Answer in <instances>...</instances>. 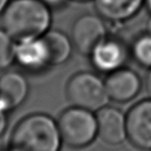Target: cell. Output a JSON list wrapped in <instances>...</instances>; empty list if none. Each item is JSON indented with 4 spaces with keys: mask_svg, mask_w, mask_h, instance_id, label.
I'll return each mask as SVG.
<instances>
[{
    "mask_svg": "<svg viewBox=\"0 0 151 151\" xmlns=\"http://www.w3.org/2000/svg\"><path fill=\"white\" fill-rule=\"evenodd\" d=\"M57 122L63 142L72 148L90 145L98 136L96 115L90 110L72 106L61 114Z\"/></svg>",
    "mask_w": 151,
    "mask_h": 151,
    "instance_id": "cell-3",
    "label": "cell"
},
{
    "mask_svg": "<svg viewBox=\"0 0 151 151\" xmlns=\"http://www.w3.org/2000/svg\"><path fill=\"white\" fill-rule=\"evenodd\" d=\"M63 139L58 122L45 114H32L14 127L10 139L12 151H60Z\"/></svg>",
    "mask_w": 151,
    "mask_h": 151,
    "instance_id": "cell-2",
    "label": "cell"
},
{
    "mask_svg": "<svg viewBox=\"0 0 151 151\" xmlns=\"http://www.w3.org/2000/svg\"><path fill=\"white\" fill-rule=\"evenodd\" d=\"M7 123H8V120H7V112L0 109V136L4 133Z\"/></svg>",
    "mask_w": 151,
    "mask_h": 151,
    "instance_id": "cell-16",
    "label": "cell"
},
{
    "mask_svg": "<svg viewBox=\"0 0 151 151\" xmlns=\"http://www.w3.org/2000/svg\"><path fill=\"white\" fill-rule=\"evenodd\" d=\"M16 62L30 71H40L49 67L48 50L42 37L17 42Z\"/></svg>",
    "mask_w": 151,
    "mask_h": 151,
    "instance_id": "cell-11",
    "label": "cell"
},
{
    "mask_svg": "<svg viewBox=\"0 0 151 151\" xmlns=\"http://www.w3.org/2000/svg\"><path fill=\"white\" fill-rule=\"evenodd\" d=\"M109 98L119 103L131 101L142 90V80L138 73L122 68L110 73L105 81Z\"/></svg>",
    "mask_w": 151,
    "mask_h": 151,
    "instance_id": "cell-8",
    "label": "cell"
},
{
    "mask_svg": "<svg viewBox=\"0 0 151 151\" xmlns=\"http://www.w3.org/2000/svg\"><path fill=\"white\" fill-rule=\"evenodd\" d=\"M49 55L50 65L65 63L71 56L73 43L71 39L59 30H49L42 36Z\"/></svg>",
    "mask_w": 151,
    "mask_h": 151,
    "instance_id": "cell-13",
    "label": "cell"
},
{
    "mask_svg": "<svg viewBox=\"0 0 151 151\" xmlns=\"http://www.w3.org/2000/svg\"><path fill=\"white\" fill-rule=\"evenodd\" d=\"M0 17L2 29L16 42L42 37L52 22L51 9L40 0H11Z\"/></svg>",
    "mask_w": 151,
    "mask_h": 151,
    "instance_id": "cell-1",
    "label": "cell"
},
{
    "mask_svg": "<svg viewBox=\"0 0 151 151\" xmlns=\"http://www.w3.org/2000/svg\"><path fill=\"white\" fill-rule=\"evenodd\" d=\"M131 55L139 65L151 68V32L139 35L131 46Z\"/></svg>",
    "mask_w": 151,
    "mask_h": 151,
    "instance_id": "cell-14",
    "label": "cell"
},
{
    "mask_svg": "<svg viewBox=\"0 0 151 151\" xmlns=\"http://www.w3.org/2000/svg\"><path fill=\"white\" fill-rule=\"evenodd\" d=\"M145 4L147 7V10L149 11V13L151 14V0H145Z\"/></svg>",
    "mask_w": 151,
    "mask_h": 151,
    "instance_id": "cell-20",
    "label": "cell"
},
{
    "mask_svg": "<svg viewBox=\"0 0 151 151\" xmlns=\"http://www.w3.org/2000/svg\"><path fill=\"white\" fill-rule=\"evenodd\" d=\"M145 0H93L96 13L112 22H123L137 14Z\"/></svg>",
    "mask_w": 151,
    "mask_h": 151,
    "instance_id": "cell-12",
    "label": "cell"
},
{
    "mask_svg": "<svg viewBox=\"0 0 151 151\" xmlns=\"http://www.w3.org/2000/svg\"><path fill=\"white\" fill-rule=\"evenodd\" d=\"M11 0H0V16L1 14L4 12V10L6 9V7L8 6Z\"/></svg>",
    "mask_w": 151,
    "mask_h": 151,
    "instance_id": "cell-19",
    "label": "cell"
},
{
    "mask_svg": "<svg viewBox=\"0 0 151 151\" xmlns=\"http://www.w3.org/2000/svg\"><path fill=\"white\" fill-rule=\"evenodd\" d=\"M98 137L110 145H117L127 139L126 115L115 108L105 106L97 111Z\"/></svg>",
    "mask_w": 151,
    "mask_h": 151,
    "instance_id": "cell-9",
    "label": "cell"
},
{
    "mask_svg": "<svg viewBox=\"0 0 151 151\" xmlns=\"http://www.w3.org/2000/svg\"><path fill=\"white\" fill-rule=\"evenodd\" d=\"M40 1L43 2L45 4H46L50 9H52V8H59V7H62L65 4V2L68 1V0H40Z\"/></svg>",
    "mask_w": 151,
    "mask_h": 151,
    "instance_id": "cell-17",
    "label": "cell"
},
{
    "mask_svg": "<svg viewBox=\"0 0 151 151\" xmlns=\"http://www.w3.org/2000/svg\"><path fill=\"white\" fill-rule=\"evenodd\" d=\"M8 151H12V150H11V149H9V150H8Z\"/></svg>",
    "mask_w": 151,
    "mask_h": 151,
    "instance_id": "cell-22",
    "label": "cell"
},
{
    "mask_svg": "<svg viewBox=\"0 0 151 151\" xmlns=\"http://www.w3.org/2000/svg\"><path fill=\"white\" fill-rule=\"evenodd\" d=\"M69 1H73V2H78V3H85V2H90V1H93V0H69Z\"/></svg>",
    "mask_w": 151,
    "mask_h": 151,
    "instance_id": "cell-21",
    "label": "cell"
},
{
    "mask_svg": "<svg viewBox=\"0 0 151 151\" xmlns=\"http://www.w3.org/2000/svg\"><path fill=\"white\" fill-rule=\"evenodd\" d=\"M105 19L99 14H86L74 21L70 39L73 46L84 55H91L99 43L108 38Z\"/></svg>",
    "mask_w": 151,
    "mask_h": 151,
    "instance_id": "cell-5",
    "label": "cell"
},
{
    "mask_svg": "<svg viewBox=\"0 0 151 151\" xmlns=\"http://www.w3.org/2000/svg\"><path fill=\"white\" fill-rule=\"evenodd\" d=\"M128 55L127 47L121 40L108 37L95 47L90 57L95 69L110 74L123 68Z\"/></svg>",
    "mask_w": 151,
    "mask_h": 151,
    "instance_id": "cell-7",
    "label": "cell"
},
{
    "mask_svg": "<svg viewBox=\"0 0 151 151\" xmlns=\"http://www.w3.org/2000/svg\"><path fill=\"white\" fill-rule=\"evenodd\" d=\"M127 139L134 146L151 151V98L138 102L126 115Z\"/></svg>",
    "mask_w": 151,
    "mask_h": 151,
    "instance_id": "cell-6",
    "label": "cell"
},
{
    "mask_svg": "<svg viewBox=\"0 0 151 151\" xmlns=\"http://www.w3.org/2000/svg\"><path fill=\"white\" fill-rule=\"evenodd\" d=\"M28 93V81L22 73L12 70L0 76V109L8 113L19 107Z\"/></svg>",
    "mask_w": 151,
    "mask_h": 151,
    "instance_id": "cell-10",
    "label": "cell"
},
{
    "mask_svg": "<svg viewBox=\"0 0 151 151\" xmlns=\"http://www.w3.org/2000/svg\"><path fill=\"white\" fill-rule=\"evenodd\" d=\"M67 97L72 106L97 112L107 106L109 95L105 81L89 71L74 74L67 85Z\"/></svg>",
    "mask_w": 151,
    "mask_h": 151,
    "instance_id": "cell-4",
    "label": "cell"
},
{
    "mask_svg": "<svg viewBox=\"0 0 151 151\" xmlns=\"http://www.w3.org/2000/svg\"><path fill=\"white\" fill-rule=\"evenodd\" d=\"M145 89H146V93H148L149 97L151 98V68L149 69L148 73H147L145 79Z\"/></svg>",
    "mask_w": 151,
    "mask_h": 151,
    "instance_id": "cell-18",
    "label": "cell"
},
{
    "mask_svg": "<svg viewBox=\"0 0 151 151\" xmlns=\"http://www.w3.org/2000/svg\"><path fill=\"white\" fill-rule=\"evenodd\" d=\"M150 32H151V30H150Z\"/></svg>",
    "mask_w": 151,
    "mask_h": 151,
    "instance_id": "cell-23",
    "label": "cell"
},
{
    "mask_svg": "<svg viewBox=\"0 0 151 151\" xmlns=\"http://www.w3.org/2000/svg\"><path fill=\"white\" fill-rule=\"evenodd\" d=\"M17 42L8 33L0 29V70L8 68L16 62Z\"/></svg>",
    "mask_w": 151,
    "mask_h": 151,
    "instance_id": "cell-15",
    "label": "cell"
}]
</instances>
